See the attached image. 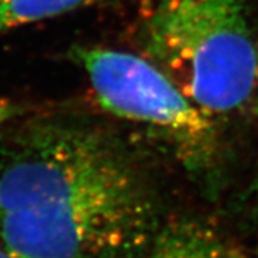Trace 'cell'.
<instances>
[{
	"label": "cell",
	"instance_id": "obj_1",
	"mask_svg": "<svg viewBox=\"0 0 258 258\" xmlns=\"http://www.w3.org/2000/svg\"><path fill=\"white\" fill-rule=\"evenodd\" d=\"M162 203L118 137L40 116L0 137V245L18 258H144Z\"/></svg>",
	"mask_w": 258,
	"mask_h": 258
},
{
	"label": "cell",
	"instance_id": "obj_2",
	"mask_svg": "<svg viewBox=\"0 0 258 258\" xmlns=\"http://www.w3.org/2000/svg\"><path fill=\"white\" fill-rule=\"evenodd\" d=\"M144 56L214 118L242 109L257 91L258 52L242 0H159Z\"/></svg>",
	"mask_w": 258,
	"mask_h": 258
},
{
	"label": "cell",
	"instance_id": "obj_3",
	"mask_svg": "<svg viewBox=\"0 0 258 258\" xmlns=\"http://www.w3.org/2000/svg\"><path fill=\"white\" fill-rule=\"evenodd\" d=\"M72 55L105 111L144 126L198 184L215 191L221 172L217 118L145 56L95 46L75 47Z\"/></svg>",
	"mask_w": 258,
	"mask_h": 258
},
{
	"label": "cell",
	"instance_id": "obj_4",
	"mask_svg": "<svg viewBox=\"0 0 258 258\" xmlns=\"http://www.w3.org/2000/svg\"><path fill=\"white\" fill-rule=\"evenodd\" d=\"M144 258H258L238 241L208 222L165 221Z\"/></svg>",
	"mask_w": 258,
	"mask_h": 258
},
{
	"label": "cell",
	"instance_id": "obj_5",
	"mask_svg": "<svg viewBox=\"0 0 258 258\" xmlns=\"http://www.w3.org/2000/svg\"><path fill=\"white\" fill-rule=\"evenodd\" d=\"M103 0H0V33Z\"/></svg>",
	"mask_w": 258,
	"mask_h": 258
},
{
	"label": "cell",
	"instance_id": "obj_6",
	"mask_svg": "<svg viewBox=\"0 0 258 258\" xmlns=\"http://www.w3.org/2000/svg\"><path fill=\"white\" fill-rule=\"evenodd\" d=\"M16 115H18V108L13 103L0 99V128H3Z\"/></svg>",
	"mask_w": 258,
	"mask_h": 258
},
{
	"label": "cell",
	"instance_id": "obj_7",
	"mask_svg": "<svg viewBox=\"0 0 258 258\" xmlns=\"http://www.w3.org/2000/svg\"><path fill=\"white\" fill-rule=\"evenodd\" d=\"M0 258H18L15 254H12L9 249L0 245Z\"/></svg>",
	"mask_w": 258,
	"mask_h": 258
},
{
	"label": "cell",
	"instance_id": "obj_8",
	"mask_svg": "<svg viewBox=\"0 0 258 258\" xmlns=\"http://www.w3.org/2000/svg\"><path fill=\"white\" fill-rule=\"evenodd\" d=\"M254 212H255V217H257L258 220V186L257 189H255V205H254Z\"/></svg>",
	"mask_w": 258,
	"mask_h": 258
},
{
	"label": "cell",
	"instance_id": "obj_9",
	"mask_svg": "<svg viewBox=\"0 0 258 258\" xmlns=\"http://www.w3.org/2000/svg\"><path fill=\"white\" fill-rule=\"evenodd\" d=\"M255 93H257V115H258V85H257V91H255Z\"/></svg>",
	"mask_w": 258,
	"mask_h": 258
}]
</instances>
